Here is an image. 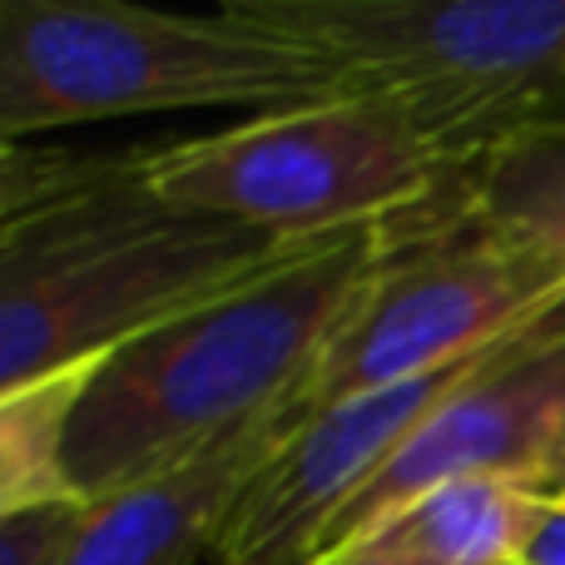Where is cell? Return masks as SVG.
I'll return each instance as SVG.
<instances>
[{
  "instance_id": "cell-1",
  "label": "cell",
  "mask_w": 565,
  "mask_h": 565,
  "mask_svg": "<svg viewBox=\"0 0 565 565\" xmlns=\"http://www.w3.org/2000/svg\"><path fill=\"white\" fill-rule=\"evenodd\" d=\"M377 264V224L312 238L95 362L65 431L79 507L194 457L312 377Z\"/></svg>"
},
{
  "instance_id": "cell-2",
  "label": "cell",
  "mask_w": 565,
  "mask_h": 565,
  "mask_svg": "<svg viewBox=\"0 0 565 565\" xmlns=\"http://www.w3.org/2000/svg\"><path fill=\"white\" fill-rule=\"evenodd\" d=\"M145 159L149 149H119L95 179L0 234V392L99 362L302 248L159 204Z\"/></svg>"
},
{
  "instance_id": "cell-3",
  "label": "cell",
  "mask_w": 565,
  "mask_h": 565,
  "mask_svg": "<svg viewBox=\"0 0 565 565\" xmlns=\"http://www.w3.org/2000/svg\"><path fill=\"white\" fill-rule=\"evenodd\" d=\"M342 75L238 6L174 15L115 0H0V149L65 125L169 109H288Z\"/></svg>"
},
{
  "instance_id": "cell-4",
  "label": "cell",
  "mask_w": 565,
  "mask_h": 565,
  "mask_svg": "<svg viewBox=\"0 0 565 565\" xmlns=\"http://www.w3.org/2000/svg\"><path fill=\"white\" fill-rule=\"evenodd\" d=\"M382 95L447 169L565 129V0H234Z\"/></svg>"
},
{
  "instance_id": "cell-5",
  "label": "cell",
  "mask_w": 565,
  "mask_h": 565,
  "mask_svg": "<svg viewBox=\"0 0 565 565\" xmlns=\"http://www.w3.org/2000/svg\"><path fill=\"white\" fill-rule=\"evenodd\" d=\"M565 312V274L511 244L447 169L422 204L377 224V264L308 377V407L412 382Z\"/></svg>"
},
{
  "instance_id": "cell-6",
  "label": "cell",
  "mask_w": 565,
  "mask_h": 565,
  "mask_svg": "<svg viewBox=\"0 0 565 565\" xmlns=\"http://www.w3.org/2000/svg\"><path fill=\"white\" fill-rule=\"evenodd\" d=\"M441 174L447 164L417 125L392 99L362 89L268 109L145 159V184L159 204L288 244L387 224L422 204Z\"/></svg>"
},
{
  "instance_id": "cell-7",
  "label": "cell",
  "mask_w": 565,
  "mask_h": 565,
  "mask_svg": "<svg viewBox=\"0 0 565 565\" xmlns=\"http://www.w3.org/2000/svg\"><path fill=\"white\" fill-rule=\"evenodd\" d=\"M565 471V312L501 342L427 412L402 451L338 516L322 556L367 541L402 507L447 481L497 477L551 497Z\"/></svg>"
},
{
  "instance_id": "cell-8",
  "label": "cell",
  "mask_w": 565,
  "mask_h": 565,
  "mask_svg": "<svg viewBox=\"0 0 565 565\" xmlns=\"http://www.w3.org/2000/svg\"><path fill=\"white\" fill-rule=\"evenodd\" d=\"M521 338V332H516ZM497 352V348H491ZM491 352L451 362L412 382L358 392L348 402L318 407L292 441L264 467L228 521L214 565H312L328 546L338 516L377 481V471L402 451V441L427 422L447 392H457Z\"/></svg>"
},
{
  "instance_id": "cell-9",
  "label": "cell",
  "mask_w": 565,
  "mask_h": 565,
  "mask_svg": "<svg viewBox=\"0 0 565 565\" xmlns=\"http://www.w3.org/2000/svg\"><path fill=\"white\" fill-rule=\"evenodd\" d=\"M308 417L302 382L194 457L79 507L75 531L50 565H199L214 556L238 501Z\"/></svg>"
},
{
  "instance_id": "cell-10",
  "label": "cell",
  "mask_w": 565,
  "mask_h": 565,
  "mask_svg": "<svg viewBox=\"0 0 565 565\" xmlns=\"http://www.w3.org/2000/svg\"><path fill=\"white\" fill-rule=\"evenodd\" d=\"M541 511V491L521 481L471 477L417 497L358 546H377L417 565H516ZM348 551V546H342Z\"/></svg>"
},
{
  "instance_id": "cell-11",
  "label": "cell",
  "mask_w": 565,
  "mask_h": 565,
  "mask_svg": "<svg viewBox=\"0 0 565 565\" xmlns=\"http://www.w3.org/2000/svg\"><path fill=\"white\" fill-rule=\"evenodd\" d=\"M95 362L45 377L35 387L0 392V526L40 511L79 507L65 467V431Z\"/></svg>"
},
{
  "instance_id": "cell-12",
  "label": "cell",
  "mask_w": 565,
  "mask_h": 565,
  "mask_svg": "<svg viewBox=\"0 0 565 565\" xmlns=\"http://www.w3.org/2000/svg\"><path fill=\"white\" fill-rule=\"evenodd\" d=\"M467 199L497 234L565 274V129L536 135L461 169Z\"/></svg>"
},
{
  "instance_id": "cell-13",
  "label": "cell",
  "mask_w": 565,
  "mask_h": 565,
  "mask_svg": "<svg viewBox=\"0 0 565 565\" xmlns=\"http://www.w3.org/2000/svg\"><path fill=\"white\" fill-rule=\"evenodd\" d=\"M109 159L115 154H85V149H0V224L95 179Z\"/></svg>"
},
{
  "instance_id": "cell-14",
  "label": "cell",
  "mask_w": 565,
  "mask_h": 565,
  "mask_svg": "<svg viewBox=\"0 0 565 565\" xmlns=\"http://www.w3.org/2000/svg\"><path fill=\"white\" fill-rule=\"evenodd\" d=\"M79 521V507H60V511H40L25 516L15 526H0V565H50L60 556V546L70 541Z\"/></svg>"
},
{
  "instance_id": "cell-15",
  "label": "cell",
  "mask_w": 565,
  "mask_h": 565,
  "mask_svg": "<svg viewBox=\"0 0 565 565\" xmlns=\"http://www.w3.org/2000/svg\"><path fill=\"white\" fill-rule=\"evenodd\" d=\"M516 565H565V497H541Z\"/></svg>"
},
{
  "instance_id": "cell-16",
  "label": "cell",
  "mask_w": 565,
  "mask_h": 565,
  "mask_svg": "<svg viewBox=\"0 0 565 565\" xmlns=\"http://www.w3.org/2000/svg\"><path fill=\"white\" fill-rule=\"evenodd\" d=\"M312 565H417V561L392 556V551H377V546H348V551H332V556H318Z\"/></svg>"
},
{
  "instance_id": "cell-17",
  "label": "cell",
  "mask_w": 565,
  "mask_h": 565,
  "mask_svg": "<svg viewBox=\"0 0 565 565\" xmlns=\"http://www.w3.org/2000/svg\"><path fill=\"white\" fill-rule=\"evenodd\" d=\"M551 497H565V477H561V481H556V491H551Z\"/></svg>"
},
{
  "instance_id": "cell-18",
  "label": "cell",
  "mask_w": 565,
  "mask_h": 565,
  "mask_svg": "<svg viewBox=\"0 0 565 565\" xmlns=\"http://www.w3.org/2000/svg\"><path fill=\"white\" fill-rule=\"evenodd\" d=\"M10 224H15V218H6V224H0V234H6V228H10Z\"/></svg>"
},
{
  "instance_id": "cell-19",
  "label": "cell",
  "mask_w": 565,
  "mask_h": 565,
  "mask_svg": "<svg viewBox=\"0 0 565 565\" xmlns=\"http://www.w3.org/2000/svg\"><path fill=\"white\" fill-rule=\"evenodd\" d=\"M561 477H565V471H561Z\"/></svg>"
}]
</instances>
